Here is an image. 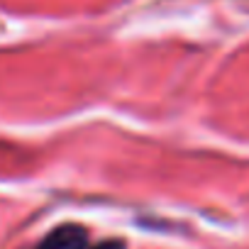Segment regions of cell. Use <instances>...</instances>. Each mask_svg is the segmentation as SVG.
<instances>
[{
  "label": "cell",
  "instance_id": "obj_1",
  "mask_svg": "<svg viewBox=\"0 0 249 249\" xmlns=\"http://www.w3.org/2000/svg\"><path fill=\"white\" fill-rule=\"evenodd\" d=\"M35 249H124L122 239H103L93 242L88 237V230L73 222L54 227Z\"/></svg>",
  "mask_w": 249,
  "mask_h": 249
}]
</instances>
